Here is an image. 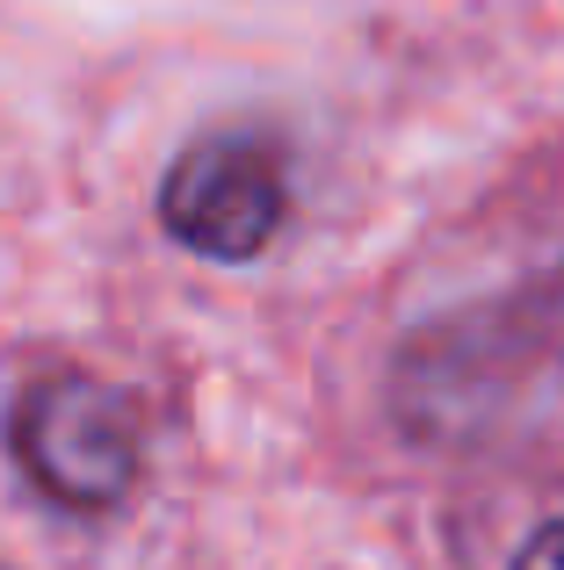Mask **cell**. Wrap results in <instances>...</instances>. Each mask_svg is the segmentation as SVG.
<instances>
[{"instance_id": "6da1fadb", "label": "cell", "mask_w": 564, "mask_h": 570, "mask_svg": "<svg viewBox=\"0 0 564 570\" xmlns=\"http://www.w3.org/2000/svg\"><path fill=\"white\" fill-rule=\"evenodd\" d=\"M8 448L22 476L66 513H116L138 484V404L87 368H51L8 404Z\"/></svg>"}, {"instance_id": "7a4b0ae2", "label": "cell", "mask_w": 564, "mask_h": 570, "mask_svg": "<svg viewBox=\"0 0 564 570\" xmlns=\"http://www.w3.org/2000/svg\"><path fill=\"white\" fill-rule=\"evenodd\" d=\"M290 217L282 153L261 130H211L174 159L159 188V224L203 261H254Z\"/></svg>"}, {"instance_id": "3957f363", "label": "cell", "mask_w": 564, "mask_h": 570, "mask_svg": "<svg viewBox=\"0 0 564 570\" xmlns=\"http://www.w3.org/2000/svg\"><path fill=\"white\" fill-rule=\"evenodd\" d=\"M507 570H564V513L543 520V528L522 542V557H514Z\"/></svg>"}]
</instances>
